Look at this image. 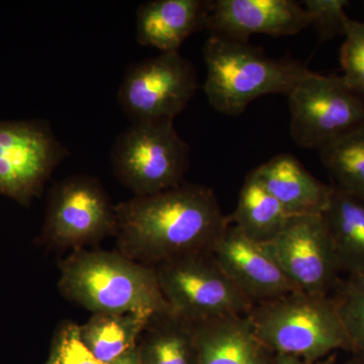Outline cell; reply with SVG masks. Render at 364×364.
<instances>
[{
  "label": "cell",
  "mask_w": 364,
  "mask_h": 364,
  "mask_svg": "<svg viewBox=\"0 0 364 364\" xmlns=\"http://www.w3.org/2000/svg\"><path fill=\"white\" fill-rule=\"evenodd\" d=\"M195 66L179 52L160 53L132 64L117 100L132 124L172 119L186 109L198 90Z\"/></svg>",
  "instance_id": "52a82bcc"
},
{
  "label": "cell",
  "mask_w": 364,
  "mask_h": 364,
  "mask_svg": "<svg viewBox=\"0 0 364 364\" xmlns=\"http://www.w3.org/2000/svg\"><path fill=\"white\" fill-rule=\"evenodd\" d=\"M163 296L179 315L208 321L250 313L252 301L217 263L176 260L158 275Z\"/></svg>",
  "instance_id": "30bf717a"
},
{
  "label": "cell",
  "mask_w": 364,
  "mask_h": 364,
  "mask_svg": "<svg viewBox=\"0 0 364 364\" xmlns=\"http://www.w3.org/2000/svg\"><path fill=\"white\" fill-rule=\"evenodd\" d=\"M263 245L301 293L326 296L340 272L323 215L289 218L282 231Z\"/></svg>",
  "instance_id": "9c48e42d"
},
{
  "label": "cell",
  "mask_w": 364,
  "mask_h": 364,
  "mask_svg": "<svg viewBox=\"0 0 364 364\" xmlns=\"http://www.w3.org/2000/svg\"><path fill=\"white\" fill-rule=\"evenodd\" d=\"M289 217L323 215L334 191L313 176L289 153H282L251 171Z\"/></svg>",
  "instance_id": "5bb4252c"
},
{
  "label": "cell",
  "mask_w": 364,
  "mask_h": 364,
  "mask_svg": "<svg viewBox=\"0 0 364 364\" xmlns=\"http://www.w3.org/2000/svg\"><path fill=\"white\" fill-rule=\"evenodd\" d=\"M344 37L340 50L342 77L351 88L364 95V23L349 18Z\"/></svg>",
  "instance_id": "44dd1931"
},
{
  "label": "cell",
  "mask_w": 364,
  "mask_h": 364,
  "mask_svg": "<svg viewBox=\"0 0 364 364\" xmlns=\"http://www.w3.org/2000/svg\"><path fill=\"white\" fill-rule=\"evenodd\" d=\"M248 317L264 347L317 359L349 346L336 301L298 291L267 301Z\"/></svg>",
  "instance_id": "277c9868"
},
{
  "label": "cell",
  "mask_w": 364,
  "mask_h": 364,
  "mask_svg": "<svg viewBox=\"0 0 364 364\" xmlns=\"http://www.w3.org/2000/svg\"><path fill=\"white\" fill-rule=\"evenodd\" d=\"M336 301L349 346L354 347L364 354L363 299L343 293Z\"/></svg>",
  "instance_id": "603a6c76"
},
{
  "label": "cell",
  "mask_w": 364,
  "mask_h": 364,
  "mask_svg": "<svg viewBox=\"0 0 364 364\" xmlns=\"http://www.w3.org/2000/svg\"><path fill=\"white\" fill-rule=\"evenodd\" d=\"M200 331V364H263L264 346L248 316L213 318Z\"/></svg>",
  "instance_id": "2e32d148"
},
{
  "label": "cell",
  "mask_w": 364,
  "mask_h": 364,
  "mask_svg": "<svg viewBox=\"0 0 364 364\" xmlns=\"http://www.w3.org/2000/svg\"><path fill=\"white\" fill-rule=\"evenodd\" d=\"M117 226V212L95 179L73 176L53 191L46 232L62 244L90 240Z\"/></svg>",
  "instance_id": "8fae6325"
},
{
  "label": "cell",
  "mask_w": 364,
  "mask_h": 364,
  "mask_svg": "<svg viewBox=\"0 0 364 364\" xmlns=\"http://www.w3.org/2000/svg\"><path fill=\"white\" fill-rule=\"evenodd\" d=\"M287 97L289 132L299 147L320 152L364 124V95L342 76L311 71Z\"/></svg>",
  "instance_id": "8992f818"
},
{
  "label": "cell",
  "mask_w": 364,
  "mask_h": 364,
  "mask_svg": "<svg viewBox=\"0 0 364 364\" xmlns=\"http://www.w3.org/2000/svg\"><path fill=\"white\" fill-rule=\"evenodd\" d=\"M112 364H132V363L129 359H119V360H117L116 363Z\"/></svg>",
  "instance_id": "f1b7e54d"
},
{
  "label": "cell",
  "mask_w": 364,
  "mask_h": 364,
  "mask_svg": "<svg viewBox=\"0 0 364 364\" xmlns=\"http://www.w3.org/2000/svg\"><path fill=\"white\" fill-rule=\"evenodd\" d=\"M111 160L117 179L136 196L156 195L182 184L189 146L172 119L140 122L117 136Z\"/></svg>",
  "instance_id": "5b68a950"
},
{
  "label": "cell",
  "mask_w": 364,
  "mask_h": 364,
  "mask_svg": "<svg viewBox=\"0 0 364 364\" xmlns=\"http://www.w3.org/2000/svg\"><path fill=\"white\" fill-rule=\"evenodd\" d=\"M304 9L310 16L311 26H315L318 38L327 41L345 35L349 18L345 14L346 0H306Z\"/></svg>",
  "instance_id": "7402d4cb"
},
{
  "label": "cell",
  "mask_w": 364,
  "mask_h": 364,
  "mask_svg": "<svg viewBox=\"0 0 364 364\" xmlns=\"http://www.w3.org/2000/svg\"><path fill=\"white\" fill-rule=\"evenodd\" d=\"M124 315L100 314L81 335L93 355L102 363L112 364L119 360L149 318L134 314Z\"/></svg>",
  "instance_id": "d6986e66"
},
{
  "label": "cell",
  "mask_w": 364,
  "mask_h": 364,
  "mask_svg": "<svg viewBox=\"0 0 364 364\" xmlns=\"http://www.w3.org/2000/svg\"><path fill=\"white\" fill-rule=\"evenodd\" d=\"M343 293L352 294L364 301V270L349 273Z\"/></svg>",
  "instance_id": "484cf974"
},
{
  "label": "cell",
  "mask_w": 364,
  "mask_h": 364,
  "mask_svg": "<svg viewBox=\"0 0 364 364\" xmlns=\"http://www.w3.org/2000/svg\"><path fill=\"white\" fill-rule=\"evenodd\" d=\"M208 0H152L136 11V39L161 53L178 52L184 41L205 30Z\"/></svg>",
  "instance_id": "9a60e30c"
},
{
  "label": "cell",
  "mask_w": 364,
  "mask_h": 364,
  "mask_svg": "<svg viewBox=\"0 0 364 364\" xmlns=\"http://www.w3.org/2000/svg\"><path fill=\"white\" fill-rule=\"evenodd\" d=\"M289 218L250 172L242 186L236 210L228 219L251 240L267 244L282 231Z\"/></svg>",
  "instance_id": "ac0fdd59"
},
{
  "label": "cell",
  "mask_w": 364,
  "mask_h": 364,
  "mask_svg": "<svg viewBox=\"0 0 364 364\" xmlns=\"http://www.w3.org/2000/svg\"><path fill=\"white\" fill-rule=\"evenodd\" d=\"M323 215L340 270L344 269L348 273L363 272L364 200L334 188L329 205Z\"/></svg>",
  "instance_id": "e0dca14e"
},
{
  "label": "cell",
  "mask_w": 364,
  "mask_h": 364,
  "mask_svg": "<svg viewBox=\"0 0 364 364\" xmlns=\"http://www.w3.org/2000/svg\"><path fill=\"white\" fill-rule=\"evenodd\" d=\"M116 212L124 241L154 258L212 247L229 224L212 189L193 184L136 196Z\"/></svg>",
  "instance_id": "6da1fadb"
},
{
  "label": "cell",
  "mask_w": 364,
  "mask_h": 364,
  "mask_svg": "<svg viewBox=\"0 0 364 364\" xmlns=\"http://www.w3.org/2000/svg\"><path fill=\"white\" fill-rule=\"evenodd\" d=\"M207 67L203 91L213 109L239 116L258 97L289 95L311 73L299 60L272 58L246 41L212 35L203 46Z\"/></svg>",
  "instance_id": "7a4b0ae2"
},
{
  "label": "cell",
  "mask_w": 364,
  "mask_h": 364,
  "mask_svg": "<svg viewBox=\"0 0 364 364\" xmlns=\"http://www.w3.org/2000/svg\"><path fill=\"white\" fill-rule=\"evenodd\" d=\"M279 363L277 364H303L301 358H296L293 355H287V354H280Z\"/></svg>",
  "instance_id": "4316f807"
},
{
  "label": "cell",
  "mask_w": 364,
  "mask_h": 364,
  "mask_svg": "<svg viewBox=\"0 0 364 364\" xmlns=\"http://www.w3.org/2000/svg\"><path fill=\"white\" fill-rule=\"evenodd\" d=\"M334 356H330L329 358L326 359V360L323 361V363L318 364H333L334 363Z\"/></svg>",
  "instance_id": "83f0119b"
},
{
  "label": "cell",
  "mask_w": 364,
  "mask_h": 364,
  "mask_svg": "<svg viewBox=\"0 0 364 364\" xmlns=\"http://www.w3.org/2000/svg\"><path fill=\"white\" fill-rule=\"evenodd\" d=\"M54 364H104L95 355L75 326L67 328L60 340Z\"/></svg>",
  "instance_id": "cb8c5ba5"
},
{
  "label": "cell",
  "mask_w": 364,
  "mask_h": 364,
  "mask_svg": "<svg viewBox=\"0 0 364 364\" xmlns=\"http://www.w3.org/2000/svg\"><path fill=\"white\" fill-rule=\"evenodd\" d=\"M68 156L48 122L0 121V193L28 203Z\"/></svg>",
  "instance_id": "ba28073f"
},
{
  "label": "cell",
  "mask_w": 364,
  "mask_h": 364,
  "mask_svg": "<svg viewBox=\"0 0 364 364\" xmlns=\"http://www.w3.org/2000/svg\"><path fill=\"white\" fill-rule=\"evenodd\" d=\"M310 26L306 9L294 0H212L205 23L212 35L246 42L255 33L287 37Z\"/></svg>",
  "instance_id": "4fadbf2b"
},
{
  "label": "cell",
  "mask_w": 364,
  "mask_h": 364,
  "mask_svg": "<svg viewBox=\"0 0 364 364\" xmlns=\"http://www.w3.org/2000/svg\"><path fill=\"white\" fill-rule=\"evenodd\" d=\"M188 342L179 333H167L151 345L152 364H188Z\"/></svg>",
  "instance_id": "d4e9b609"
},
{
  "label": "cell",
  "mask_w": 364,
  "mask_h": 364,
  "mask_svg": "<svg viewBox=\"0 0 364 364\" xmlns=\"http://www.w3.org/2000/svg\"><path fill=\"white\" fill-rule=\"evenodd\" d=\"M62 287L72 299L98 314L149 318L168 306L157 275L107 253H86L69 261Z\"/></svg>",
  "instance_id": "3957f363"
},
{
  "label": "cell",
  "mask_w": 364,
  "mask_h": 364,
  "mask_svg": "<svg viewBox=\"0 0 364 364\" xmlns=\"http://www.w3.org/2000/svg\"><path fill=\"white\" fill-rule=\"evenodd\" d=\"M318 153L333 186L364 200V124Z\"/></svg>",
  "instance_id": "ffe728a7"
},
{
  "label": "cell",
  "mask_w": 364,
  "mask_h": 364,
  "mask_svg": "<svg viewBox=\"0 0 364 364\" xmlns=\"http://www.w3.org/2000/svg\"><path fill=\"white\" fill-rule=\"evenodd\" d=\"M215 262L251 301L265 303L298 293L263 244L229 223L212 245Z\"/></svg>",
  "instance_id": "7c38bea8"
}]
</instances>
